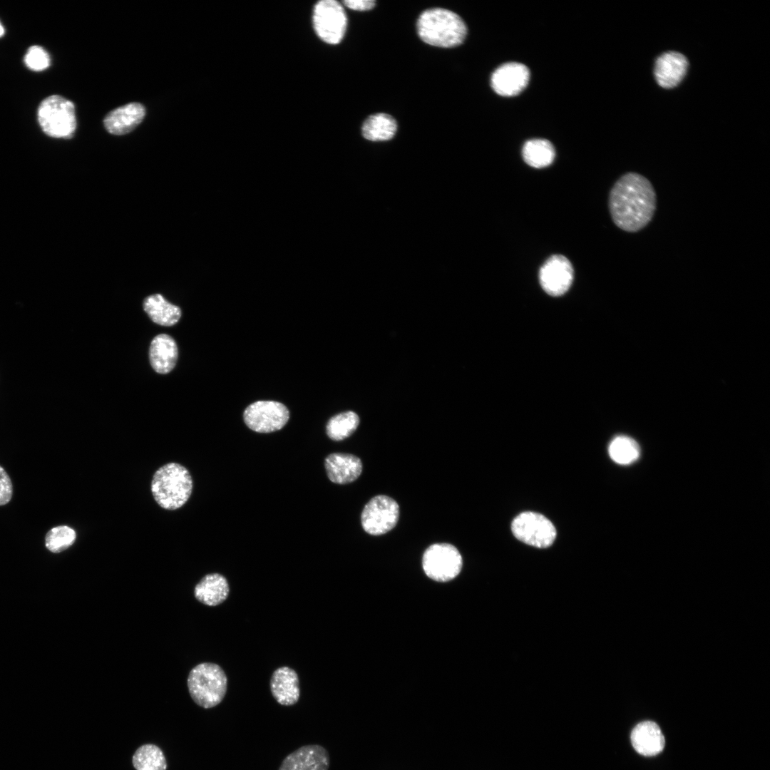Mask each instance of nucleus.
<instances>
[{
    "instance_id": "nucleus-1",
    "label": "nucleus",
    "mask_w": 770,
    "mask_h": 770,
    "mask_svg": "<svg viewBox=\"0 0 770 770\" xmlns=\"http://www.w3.org/2000/svg\"><path fill=\"white\" fill-rule=\"evenodd\" d=\"M609 208L614 223L622 230L635 232L652 220L656 194L651 183L636 173L620 177L612 188Z\"/></svg>"
},
{
    "instance_id": "nucleus-2",
    "label": "nucleus",
    "mask_w": 770,
    "mask_h": 770,
    "mask_svg": "<svg viewBox=\"0 0 770 770\" xmlns=\"http://www.w3.org/2000/svg\"><path fill=\"white\" fill-rule=\"evenodd\" d=\"M416 26L421 39L437 47L458 46L463 42L467 34V28L462 19L456 13L441 8L422 12Z\"/></svg>"
},
{
    "instance_id": "nucleus-3",
    "label": "nucleus",
    "mask_w": 770,
    "mask_h": 770,
    "mask_svg": "<svg viewBox=\"0 0 770 770\" xmlns=\"http://www.w3.org/2000/svg\"><path fill=\"white\" fill-rule=\"evenodd\" d=\"M192 486V478L188 470L178 463L170 462L155 472L150 489L155 500L161 508L174 510L186 503Z\"/></svg>"
},
{
    "instance_id": "nucleus-4",
    "label": "nucleus",
    "mask_w": 770,
    "mask_h": 770,
    "mask_svg": "<svg viewBox=\"0 0 770 770\" xmlns=\"http://www.w3.org/2000/svg\"><path fill=\"white\" fill-rule=\"evenodd\" d=\"M187 682L191 698L205 709L219 704L227 692V676L222 667L215 663L203 662L196 665L190 672Z\"/></svg>"
},
{
    "instance_id": "nucleus-5",
    "label": "nucleus",
    "mask_w": 770,
    "mask_h": 770,
    "mask_svg": "<svg viewBox=\"0 0 770 770\" xmlns=\"http://www.w3.org/2000/svg\"><path fill=\"white\" fill-rule=\"evenodd\" d=\"M37 118L42 130L50 137L69 138L76 128L74 104L58 95L50 96L41 101Z\"/></svg>"
},
{
    "instance_id": "nucleus-6",
    "label": "nucleus",
    "mask_w": 770,
    "mask_h": 770,
    "mask_svg": "<svg viewBox=\"0 0 770 770\" xmlns=\"http://www.w3.org/2000/svg\"><path fill=\"white\" fill-rule=\"evenodd\" d=\"M462 557L458 550L449 543H434L426 548L422 565L426 575L433 580L446 582L461 572Z\"/></svg>"
},
{
    "instance_id": "nucleus-7",
    "label": "nucleus",
    "mask_w": 770,
    "mask_h": 770,
    "mask_svg": "<svg viewBox=\"0 0 770 770\" xmlns=\"http://www.w3.org/2000/svg\"><path fill=\"white\" fill-rule=\"evenodd\" d=\"M511 530L520 541L539 548L550 546L557 535L555 527L549 519L531 511L518 515L511 523Z\"/></svg>"
},
{
    "instance_id": "nucleus-8",
    "label": "nucleus",
    "mask_w": 770,
    "mask_h": 770,
    "mask_svg": "<svg viewBox=\"0 0 770 770\" xmlns=\"http://www.w3.org/2000/svg\"><path fill=\"white\" fill-rule=\"evenodd\" d=\"M313 25L317 36L325 43L335 45L343 38L347 26L342 5L335 0H322L314 8Z\"/></svg>"
},
{
    "instance_id": "nucleus-9",
    "label": "nucleus",
    "mask_w": 770,
    "mask_h": 770,
    "mask_svg": "<svg viewBox=\"0 0 770 770\" xmlns=\"http://www.w3.org/2000/svg\"><path fill=\"white\" fill-rule=\"evenodd\" d=\"M399 518V506L392 498L379 495L364 506L361 523L363 529L372 535H380L393 529Z\"/></svg>"
},
{
    "instance_id": "nucleus-10",
    "label": "nucleus",
    "mask_w": 770,
    "mask_h": 770,
    "mask_svg": "<svg viewBox=\"0 0 770 770\" xmlns=\"http://www.w3.org/2000/svg\"><path fill=\"white\" fill-rule=\"evenodd\" d=\"M244 421L252 431L270 433L283 428L289 418L287 408L274 401H259L245 410Z\"/></svg>"
},
{
    "instance_id": "nucleus-11",
    "label": "nucleus",
    "mask_w": 770,
    "mask_h": 770,
    "mask_svg": "<svg viewBox=\"0 0 770 770\" xmlns=\"http://www.w3.org/2000/svg\"><path fill=\"white\" fill-rule=\"evenodd\" d=\"M573 267L569 260L561 255L550 256L539 271V282L543 290L550 296L565 294L573 280Z\"/></svg>"
},
{
    "instance_id": "nucleus-12",
    "label": "nucleus",
    "mask_w": 770,
    "mask_h": 770,
    "mask_svg": "<svg viewBox=\"0 0 770 770\" xmlns=\"http://www.w3.org/2000/svg\"><path fill=\"white\" fill-rule=\"evenodd\" d=\"M529 78L530 72L525 65L516 62L506 63L493 72L491 86L498 95L513 96L526 87Z\"/></svg>"
},
{
    "instance_id": "nucleus-13",
    "label": "nucleus",
    "mask_w": 770,
    "mask_h": 770,
    "mask_svg": "<svg viewBox=\"0 0 770 770\" xmlns=\"http://www.w3.org/2000/svg\"><path fill=\"white\" fill-rule=\"evenodd\" d=\"M329 764L328 751L321 745L309 744L288 754L279 770H328Z\"/></svg>"
},
{
    "instance_id": "nucleus-14",
    "label": "nucleus",
    "mask_w": 770,
    "mask_h": 770,
    "mask_svg": "<svg viewBox=\"0 0 770 770\" xmlns=\"http://www.w3.org/2000/svg\"><path fill=\"white\" fill-rule=\"evenodd\" d=\"M145 115L144 106L136 102L129 103L109 112L104 118L103 124L111 134L123 135L133 131Z\"/></svg>"
},
{
    "instance_id": "nucleus-15",
    "label": "nucleus",
    "mask_w": 770,
    "mask_h": 770,
    "mask_svg": "<svg viewBox=\"0 0 770 770\" xmlns=\"http://www.w3.org/2000/svg\"><path fill=\"white\" fill-rule=\"evenodd\" d=\"M687 67L688 61L682 54L674 51L664 53L655 62V79L662 88H674L684 77Z\"/></svg>"
},
{
    "instance_id": "nucleus-16",
    "label": "nucleus",
    "mask_w": 770,
    "mask_h": 770,
    "mask_svg": "<svg viewBox=\"0 0 770 770\" xmlns=\"http://www.w3.org/2000/svg\"><path fill=\"white\" fill-rule=\"evenodd\" d=\"M329 479L337 484L349 483L356 480L362 472L361 459L350 453H334L324 461Z\"/></svg>"
},
{
    "instance_id": "nucleus-17",
    "label": "nucleus",
    "mask_w": 770,
    "mask_h": 770,
    "mask_svg": "<svg viewBox=\"0 0 770 770\" xmlns=\"http://www.w3.org/2000/svg\"><path fill=\"white\" fill-rule=\"evenodd\" d=\"M270 691L281 705L296 704L300 696L299 681L297 672L289 667H281L274 671L270 679Z\"/></svg>"
},
{
    "instance_id": "nucleus-18",
    "label": "nucleus",
    "mask_w": 770,
    "mask_h": 770,
    "mask_svg": "<svg viewBox=\"0 0 770 770\" xmlns=\"http://www.w3.org/2000/svg\"><path fill=\"white\" fill-rule=\"evenodd\" d=\"M630 740L635 750L645 756H653L659 754L665 744L659 727L652 721H644L637 724L631 732Z\"/></svg>"
},
{
    "instance_id": "nucleus-19",
    "label": "nucleus",
    "mask_w": 770,
    "mask_h": 770,
    "mask_svg": "<svg viewBox=\"0 0 770 770\" xmlns=\"http://www.w3.org/2000/svg\"><path fill=\"white\" fill-rule=\"evenodd\" d=\"M150 362L159 374L171 371L178 359V347L175 340L168 334L157 335L152 340L149 349Z\"/></svg>"
},
{
    "instance_id": "nucleus-20",
    "label": "nucleus",
    "mask_w": 770,
    "mask_h": 770,
    "mask_svg": "<svg viewBox=\"0 0 770 770\" xmlns=\"http://www.w3.org/2000/svg\"><path fill=\"white\" fill-rule=\"evenodd\" d=\"M229 592L226 578L219 573L206 575L194 589L195 598L207 606H217L222 603L227 598Z\"/></svg>"
},
{
    "instance_id": "nucleus-21",
    "label": "nucleus",
    "mask_w": 770,
    "mask_h": 770,
    "mask_svg": "<svg viewBox=\"0 0 770 770\" xmlns=\"http://www.w3.org/2000/svg\"><path fill=\"white\" fill-rule=\"evenodd\" d=\"M143 309L153 322L162 326H172L181 317L180 309L168 302L160 294L147 297L143 302Z\"/></svg>"
},
{
    "instance_id": "nucleus-22",
    "label": "nucleus",
    "mask_w": 770,
    "mask_h": 770,
    "mask_svg": "<svg viewBox=\"0 0 770 770\" xmlns=\"http://www.w3.org/2000/svg\"><path fill=\"white\" fill-rule=\"evenodd\" d=\"M397 130L395 119L386 113H376L369 116L361 128L364 138L371 141H384L391 139Z\"/></svg>"
},
{
    "instance_id": "nucleus-23",
    "label": "nucleus",
    "mask_w": 770,
    "mask_h": 770,
    "mask_svg": "<svg viewBox=\"0 0 770 770\" xmlns=\"http://www.w3.org/2000/svg\"><path fill=\"white\" fill-rule=\"evenodd\" d=\"M522 155L528 165L535 168H542L553 163L555 152L550 141L545 139H533L524 144Z\"/></svg>"
},
{
    "instance_id": "nucleus-24",
    "label": "nucleus",
    "mask_w": 770,
    "mask_h": 770,
    "mask_svg": "<svg viewBox=\"0 0 770 770\" xmlns=\"http://www.w3.org/2000/svg\"><path fill=\"white\" fill-rule=\"evenodd\" d=\"M132 764L135 770H166L168 767L163 751L153 744L139 746L133 755Z\"/></svg>"
},
{
    "instance_id": "nucleus-25",
    "label": "nucleus",
    "mask_w": 770,
    "mask_h": 770,
    "mask_svg": "<svg viewBox=\"0 0 770 770\" xmlns=\"http://www.w3.org/2000/svg\"><path fill=\"white\" fill-rule=\"evenodd\" d=\"M608 453L615 463L629 465L638 459L640 450L634 439L626 436H618L610 442Z\"/></svg>"
},
{
    "instance_id": "nucleus-26",
    "label": "nucleus",
    "mask_w": 770,
    "mask_h": 770,
    "mask_svg": "<svg viewBox=\"0 0 770 770\" xmlns=\"http://www.w3.org/2000/svg\"><path fill=\"white\" fill-rule=\"evenodd\" d=\"M359 424L358 415L346 411L332 417L326 427L327 436L334 441H342L350 436Z\"/></svg>"
},
{
    "instance_id": "nucleus-27",
    "label": "nucleus",
    "mask_w": 770,
    "mask_h": 770,
    "mask_svg": "<svg viewBox=\"0 0 770 770\" xmlns=\"http://www.w3.org/2000/svg\"><path fill=\"white\" fill-rule=\"evenodd\" d=\"M76 539V531L68 525H58L48 530L45 536L46 548L59 553L71 547Z\"/></svg>"
},
{
    "instance_id": "nucleus-28",
    "label": "nucleus",
    "mask_w": 770,
    "mask_h": 770,
    "mask_svg": "<svg viewBox=\"0 0 770 770\" xmlns=\"http://www.w3.org/2000/svg\"><path fill=\"white\" fill-rule=\"evenodd\" d=\"M24 62L29 69L41 71L50 66L51 59L48 53L42 47L32 46L28 49L24 56Z\"/></svg>"
},
{
    "instance_id": "nucleus-29",
    "label": "nucleus",
    "mask_w": 770,
    "mask_h": 770,
    "mask_svg": "<svg viewBox=\"0 0 770 770\" xmlns=\"http://www.w3.org/2000/svg\"><path fill=\"white\" fill-rule=\"evenodd\" d=\"M13 495V486L11 478L3 467L0 466V506L7 504Z\"/></svg>"
},
{
    "instance_id": "nucleus-30",
    "label": "nucleus",
    "mask_w": 770,
    "mask_h": 770,
    "mask_svg": "<svg viewBox=\"0 0 770 770\" xmlns=\"http://www.w3.org/2000/svg\"><path fill=\"white\" fill-rule=\"evenodd\" d=\"M343 4L351 10L369 11L374 7L376 1L374 0H345Z\"/></svg>"
},
{
    "instance_id": "nucleus-31",
    "label": "nucleus",
    "mask_w": 770,
    "mask_h": 770,
    "mask_svg": "<svg viewBox=\"0 0 770 770\" xmlns=\"http://www.w3.org/2000/svg\"><path fill=\"white\" fill-rule=\"evenodd\" d=\"M4 32H5L4 31V28L3 27L1 24L0 23V38L4 35Z\"/></svg>"
}]
</instances>
